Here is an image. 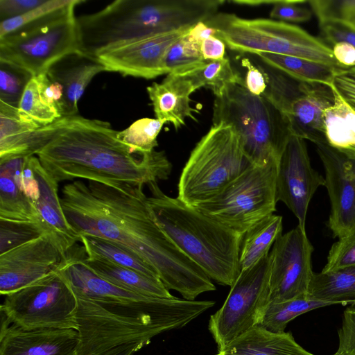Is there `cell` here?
<instances>
[{
  "label": "cell",
  "instance_id": "cell-25",
  "mask_svg": "<svg viewBox=\"0 0 355 355\" xmlns=\"http://www.w3.org/2000/svg\"><path fill=\"white\" fill-rule=\"evenodd\" d=\"M105 71L96 57L75 52L68 54L47 70L49 78L60 84L64 92L62 117L78 115V103L86 87L98 73Z\"/></svg>",
  "mask_w": 355,
  "mask_h": 355
},
{
  "label": "cell",
  "instance_id": "cell-44",
  "mask_svg": "<svg viewBox=\"0 0 355 355\" xmlns=\"http://www.w3.org/2000/svg\"><path fill=\"white\" fill-rule=\"evenodd\" d=\"M321 40L332 46L346 42L355 47V24L350 21L334 20L320 24Z\"/></svg>",
  "mask_w": 355,
  "mask_h": 355
},
{
  "label": "cell",
  "instance_id": "cell-7",
  "mask_svg": "<svg viewBox=\"0 0 355 355\" xmlns=\"http://www.w3.org/2000/svg\"><path fill=\"white\" fill-rule=\"evenodd\" d=\"M217 31L226 46L240 53L266 52L298 57L345 69L336 60L331 47L304 29L272 19H245L218 12L205 21Z\"/></svg>",
  "mask_w": 355,
  "mask_h": 355
},
{
  "label": "cell",
  "instance_id": "cell-50",
  "mask_svg": "<svg viewBox=\"0 0 355 355\" xmlns=\"http://www.w3.org/2000/svg\"><path fill=\"white\" fill-rule=\"evenodd\" d=\"M334 85L347 103L355 110V78L345 71L335 78Z\"/></svg>",
  "mask_w": 355,
  "mask_h": 355
},
{
  "label": "cell",
  "instance_id": "cell-42",
  "mask_svg": "<svg viewBox=\"0 0 355 355\" xmlns=\"http://www.w3.org/2000/svg\"><path fill=\"white\" fill-rule=\"evenodd\" d=\"M355 266V231L338 239L329 250L322 272Z\"/></svg>",
  "mask_w": 355,
  "mask_h": 355
},
{
  "label": "cell",
  "instance_id": "cell-27",
  "mask_svg": "<svg viewBox=\"0 0 355 355\" xmlns=\"http://www.w3.org/2000/svg\"><path fill=\"white\" fill-rule=\"evenodd\" d=\"M84 261L97 276L121 288L151 297H174L159 279L150 277L134 270L107 261L89 258L86 254Z\"/></svg>",
  "mask_w": 355,
  "mask_h": 355
},
{
  "label": "cell",
  "instance_id": "cell-20",
  "mask_svg": "<svg viewBox=\"0 0 355 355\" xmlns=\"http://www.w3.org/2000/svg\"><path fill=\"white\" fill-rule=\"evenodd\" d=\"M38 182L31 157L0 159V217L40 223Z\"/></svg>",
  "mask_w": 355,
  "mask_h": 355
},
{
  "label": "cell",
  "instance_id": "cell-4",
  "mask_svg": "<svg viewBox=\"0 0 355 355\" xmlns=\"http://www.w3.org/2000/svg\"><path fill=\"white\" fill-rule=\"evenodd\" d=\"M153 217L177 247L218 284L231 286L240 273L241 235L177 198L157 182L147 184Z\"/></svg>",
  "mask_w": 355,
  "mask_h": 355
},
{
  "label": "cell",
  "instance_id": "cell-9",
  "mask_svg": "<svg viewBox=\"0 0 355 355\" xmlns=\"http://www.w3.org/2000/svg\"><path fill=\"white\" fill-rule=\"evenodd\" d=\"M70 4L0 37V60L16 65L33 77L46 73L62 57L80 52L75 7Z\"/></svg>",
  "mask_w": 355,
  "mask_h": 355
},
{
  "label": "cell",
  "instance_id": "cell-22",
  "mask_svg": "<svg viewBox=\"0 0 355 355\" xmlns=\"http://www.w3.org/2000/svg\"><path fill=\"white\" fill-rule=\"evenodd\" d=\"M74 329L26 330L11 325L0 331V355H78Z\"/></svg>",
  "mask_w": 355,
  "mask_h": 355
},
{
  "label": "cell",
  "instance_id": "cell-41",
  "mask_svg": "<svg viewBox=\"0 0 355 355\" xmlns=\"http://www.w3.org/2000/svg\"><path fill=\"white\" fill-rule=\"evenodd\" d=\"M73 1L46 0L42 5L21 15L1 21L0 24V37L70 4Z\"/></svg>",
  "mask_w": 355,
  "mask_h": 355
},
{
  "label": "cell",
  "instance_id": "cell-49",
  "mask_svg": "<svg viewBox=\"0 0 355 355\" xmlns=\"http://www.w3.org/2000/svg\"><path fill=\"white\" fill-rule=\"evenodd\" d=\"M225 42L216 35L209 36L204 40L200 45V51L205 61L218 60L225 58Z\"/></svg>",
  "mask_w": 355,
  "mask_h": 355
},
{
  "label": "cell",
  "instance_id": "cell-51",
  "mask_svg": "<svg viewBox=\"0 0 355 355\" xmlns=\"http://www.w3.org/2000/svg\"><path fill=\"white\" fill-rule=\"evenodd\" d=\"M334 56L338 63L349 69L355 67V47L346 42H338L332 47Z\"/></svg>",
  "mask_w": 355,
  "mask_h": 355
},
{
  "label": "cell",
  "instance_id": "cell-29",
  "mask_svg": "<svg viewBox=\"0 0 355 355\" xmlns=\"http://www.w3.org/2000/svg\"><path fill=\"white\" fill-rule=\"evenodd\" d=\"M307 297L333 304L355 302V266L313 272Z\"/></svg>",
  "mask_w": 355,
  "mask_h": 355
},
{
  "label": "cell",
  "instance_id": "cell-5",
  "mask_svg": "<svg viewBox=\"0 0 355 355\" xmlns=\"http://www.w3.org/2000/svg\"><path fill=\"white\" fill-rule=\"evenodd\" d=\"M76 296L78 355H100L116 347L137 343L148 345L153 337L186 326L215 304L211 300H189L171 311L135 313Z\"/></svg>",
  "mask_w": 355,
  "mask_h": 355
},
{
  "label": "cell",
  "instance_id": "cell-19",
  "mask_svg": "<svg viewBox=\"0 0 355 355\" xmlns=\"http://www.w3.org/2000/svg\"><path fill=\"white\" fill-rule=\"evenodd\" d=\"M190 29L156 35L115 46L99 53L96 58L107 71L152 79L164 74L162 62L166 51Z\"/></svg>",
  "mask_w": 355,
  "mask_h": 355
},
{
  "label": "cell",
  "instance_id": "cell-2",
  "mask_svg": "<svg viewBox=\"0 0 355 355\" xmlns=\"http://www.w3.org/2000/svg\"><path fill=\"white\" fill-rule=\"evenodd\" d=\"M117 134L107 122L68 117L37 157L58 183L78 178L119 187L168 178L171 164L164 151L137 152Z\"/></svg>",
  "mask_w": 355,
  "mask_h": 355
},
{
  "label": "cell",
  "instance_id": "cell-53",
  "mask_svg": "<svg viewBox=\"0 0 355 355\" xmlns=\"http://www.w3.org/2000/svg\"><path fill=\"white\" fill-rule=\"evenodd\" d=\"M147 345L144 343H137L121 345L100 355H134Z\"/></svg>",
  "mask_w": 355,
  "mask_h": 355
},
{
  "label": "cell",
  "instance_id": "cell-40",
  "mask_svg": "<svg viewBox=\"0 0 355 355\" xmlns=\"http://www.w3.org/2000/svg\"><path fill=\"white\" fill-rule=\"evenodd\" d=\"M319 24L329 21H351L355 18V0L308 1Z\"/></svg>",
  "mask_w": 355,
  "mask_h": 355
},
{
  "label": "cell",
  "instance_id": "cell-43",
  "mask_svg": "<svg viewBox=\"0 0 355 355\" xmlns=\"http://www.w3.org/2000/svg\"><path fill=\"white\" fill-rule=\"evenodd\" d=\"M306 2L302 0H270L272 8L270 16L272 19L286 23L307 21L311 18L312 10L302 5Z\"/></svg>",
  "mask_w": 355,
  "mask_h": 355
},
{
  "label": "cell",
  "instance_id": "cell-36",
  "mask_svg": "<svg viewBox=\"0 0 355 355\" xmlns=\"http://www.w3.org/2000/svg\"><path fill=\"white\" fill-rule=\"evenodd\" d=\"M17 110L23 122L36 128L48 125L62 118L58 111L42 100L35 76L27 84Z\"/></svg>",
  "mask_w": 355,
  "mask_h": 355
},
{
  "label": "cell",
  "instance_id": "cell-21",
  "mask_svg": "<svg viewBox=\"0 0 355 355\" xmlns=\"http://www.w3.org/2000/svg\"><path fill=\"white\" fill-rule=\"evenodd\" d=\"M68 117L40 128L23 122L17 108L0 101V159L37 155L60 132Z\"/></svg>",
  "mask_w": 355,
  "mask_h": 355
},
{
  "label": "cell",
  "instance_id": "cell-30",
  "mask_svg": "<svg viewBox=\"0 0 355 355\" xmlns=\"http://www.w3.org/2000/svg\"><path fill=\"white\" fill-rule=\"evenodd\" d=\"M282 216L272 214L252 227L242 236L239 253L240 271L248 269L269 254L282 235Z\"/></svg>",
  "mask_w": 355,
  "mask_h": 355
},
{
  "label": "cell",
  "instance_id": "cell-48",
  "mask_svg": "<svg viewBox=\"0 0 355 355\" xmlns=\"http://www.w3.org/2000/svg\"><path fill=\"white\" fill-rule=\"evenodd\" d=\"M246 67V76L244 83L246 89L252 94L262 96L267 87L265 75L261 69L250 62L248 58L243 60Z\"/></svg>",
  "mask_w": 355,
  "mask_h": 355
},
{
  "label": "cell",
  "instance_id": "cell-16",
  "mask_svg": "<svg viewBox=\"0 0 355 355\" xmlns=\"http://www.w3.org/2000/svg\"><path fill=\"white\" fill-rule=\"evenodd\" d=\"M316 150L331 204L327 225L334 237L340 239L355 231V147L324 143L316 145Z\"/></svg>",
  "mask_w": 355,
  "mask_h": 355
},
{
  "label": "cell",
  "instance_id": "cell-13",
  "mask_svg": "<svg viewBox=\"0 0 355 355\" xmlns=\"http://www.w3.org/2000/svg\"><path fill=\"white\" fill-rule=\"evenodd\" d=\"M269 281V254L240 271L223 306L209 320L208 329L218 349L260 325L270 301Z\"/></svg>",
  "mask_w": 355,
  "mask_h": 355
},
{
  "label": "cell",
  "instance_id": "cell-3",
  "mask_svg": "<svg viewBox=\"0 0 355 355\" xmlns=\"http://www.w3.org/2000/svg\"><path fill=\"white\" fill-rule=\"evenodd\" d=\"M223 4L222 0H117L77 17L80 51L96 57L136 40L190 29L210 19Z\"/></svg>",
  "mask_w": 355,
  "mask_h": 355
},
{
  "label": "cell",
  "instance_id": "cell-33",
  "mask_svg": "<svg viewBox=\"0 0 355 355\" xmlns=\"http://www.w3.org/2000/svg\"><path fill=\"white\" fill-rule=\"evenodd\" d=\"M333 305L331 302L313 300L300 297L284 302H270L261 326L275 333L284 332L291 320L309 311Z\"/></svg>",
  "mask_w": 355,
  "mask_h": 355
},
{
  "label": "cell",
  "instance_id": "cell-23",
  "mask_svg": "<svg viewBox=\"0 0 355 355\" xmlns=\"http://www.w3.org/2000/svg\"><path fill=\"white\" fill-rule=\"evenodd\" d=\"M32 164L38 182L39 197L35 205L40 222L46 235L64 256L79 241V235L66 218L58 195V183L37 157L32 156Z\"/></svg>",
  "mask_w": 355,
  "mask_h": 355
},
{
  "label": "cell",
  "instance_id": "cell-24",
  "mask_svg": "<svg viewBox=\"0 0 355 355\" xmlns=\"http://www.w3.org/2000/svg\"><path fill=\"white\" fill-rule=\"evenodd\" d=\"M199 89L187 73H170L160 83L147 87L156 119L173 125L175 129L185 125L187 119L196 121L198 110L191 106V95Z\"/></svg>",
  "mask_w": 355,
  "mask_h": 355
},
{
  "label": "cell",
  "instance_id": "cell-12",
  "mask_svg": "<svg viewBox=\"0 0 355 355\" xmlns=\"http://www.w3.org/2000/svg\"><path fill=\"white\" fill-rule=\"evenodd\" d=\"M267 87L263 96L282 114L292 135L315 145L327 143L324 112L334 103L331 87L297 81L263 64Z\"/></svg>",
  "mask_w": 355,
  "mask_h": 355
},
{
  "label": "cell",
  "instance_id": "cell-26",
  "mask_svg": "<svg viewBox=\"0 0 355 355\" xmlns=\"http://www.w3.org/2000/svg\"><path fill=\"white\" fill-rule=\"evenodd\" d=\"M216 355H315L300 346L291 332L275 333L254 327L226 346Z\"/></svg>",
  "mask_w": 355,
  "mask_h": 355
},
{
  "label": "cell",
  "instance_id": "cell-31",
  "mask_svg": "<svg viewBox=\"0 0 355 355\" xmlns=\"http://www.w3.org/2000/svg\"><path fill=\"white\" fill-rule=\"evenodd\" d=\"M88 257L107 261L137 271L150 277L159 279L156 270L138 254L116 242L90 235H80Z\"/></svg>",
  "mask_w": 355,
  "mask_h": 355
},
{
  "label": "cell",
  "instance_id": "cell-54",
  "mask_svg": "<svg viewBox=\"0 0 355 355\" xmlns=\"http://www.w3.org/2000/svg\"><path fill=\"white\" fill-rule=\"evenodd\" d=\"M345 73H347L348 75L355 78V67H352L349 69H347L345 71Z\"/></svg>",
  "mask_w": 355,
  "mask_h": 355
},
{
  "label": "cell",
  "instance_id": "cell-6",
  "mask_svg": "<svg viewBox=\"0 0 355 355\" xmlns=\"http://www.w3.org/2000/svg\"><path fill=\"white\" fill-rule=\"evenodd\" d=\"M212 121L234 128L252 164L279 161L292 135L278 110L263 96L251 94L245 84L229 85L215 96Z\"/></svg>",
  "mask_w": 355,
  "mask_h": 355
},
{
  "label": "cell",
  "instance_id": "cell-32",
  "mask_svg": "<svg viewBox=\"0 0 355 355\" xmlns=\"http://www.w3.org/2000/svg\"><path fill=\"white\" fill-rule=\"evenodd\" d=\"M331 89L334 103L324 112L327 143L336 148L355 147V110L343 98L334 85Z\"/></svg>",
  "mask_w": 355,
  "mask_h": 355
},
{
  "label": "cell",
  "instance_id": "cell-52",
  "mask_svg": "<svg viewBox=\"0 0 355 355\" xmlns=\"http://www.w3.org/2000/svg\"><path fill=\"white\" fill-rule=\"evenodd\" d=\"M187 35L191 40L201 45L202 41L209 36H216L217 31L209 27L204 21H200L193 26L189 31Z\"/></svg>",
  "mask_w": 355,
  "mask_h": 355
},
{
  "label": "cell",
  "instance_id": "cell-28",
  "mask_svg": "<svg viewBox=\"0 0 355 355\" xmlns=\"http://www.w3.org/2000/svg\"><path fill=\"white\" fill-rule=\"evenodd\" d=\"M267 64L289 77L302 83L331 87L335 78L346 70L309 60L266 52L253 53Z\"/></svg>",
  "mask_w": 355,
  "mask_h": 355
},
{
  "label": "cell",
  "instance_id": "cell-11",
  "mask_svg": "<svg viewBox=\"0 0 355 355\" xmlns=\"http://www.w3.org/2000/svg\"><path fill=\"white\" fill-rule=\"evenodd\" d=\"M77 298L58 268L5 295L1 305L10 324L26 330L77 329Z\"/></svg>",
  "mask_w": 355,
  "mask_h": 355
},
{
  "label": "cell",
  "instance_id": "cell-1",
  "mask_svg": "<svg viewBox=\"0 0 355 355\" xmlns=\"http://www.w3.org/2000/svg\"><path fill=\"white\" fill-rule=\"evenodd\" d=\"M66 218L80 235L103 238L133 251L157 272L168 290L185 300L216 290L205 272L186 256L155 221L144 185L114 187L94 181L64 184Z\"/></svg>",
  "mask_w": 355,
  "mask_h": 355
},
{
  "label": "cell",
  "instance_id": "cell-37",
  "mask_svg": "<svg viewBox=\"0 0 355 355\" xmlns=\"http://www.w3.org/2000/svg\"><path fill=\"white\" fill-rule=\"evenodd\" d=\"M43 235L46 232L38 222L0 217V254Z\"/></svg>",
  "mask_w": 355,
  "mask_h": 355
},
{
  "label": "cell",
  "instance_id": "cell-18",
  "mask_svg": "<svg viewBox=\"0 0 355 355\" xmlns=\"http://www.w3.org/2000/svg\"><path fill=\"white\" fill-rule=\"evenodd\" d=\"M64 255L47 235L0 254V293L7 295L56 270Z\"/></svg>",
  "mask_w": 355,
  "mask_h": 355
},
{
  "label": "cell",
  "instance_id": "cell-38",
  "mask_svg": "<svg viewBox=\"0 0 355 355\" xmlns=\"http://www.w3.org/2000/svg\"><path fill=\"white\" fill-rule=\"evenodd\" d=\"M165 123L157 119L143 118L118 131V138L139 153H150L157 146V137Z\"/></svg>",
  "mask_w": 355,
  "mask_h": 355
},
{
  "label": "cell",
  "instance_id": "cell-55",
  "mask_svg": "<svg viewBox=\"0 0 355 355\" xmlns=\"http://www.w3.org/2000/svg\"><path fill=\"white\" fill-rule=\"evenodd\" d=\"M350 21L355 24V18L352 19Z\"/></svg>",
  "mask_w": 355,
  "mask_h": 355
},
{
  "label": "cell",
  "instance_id": "cell-8",
  "mask_svg": "<svg viewBox=\"0 0 355 355\" xmlns=\"http://www.w3.org/2000/svg\"><path fill=\"white\" fill-rule=\"evenodd\" d=\"M250 165L234 128L225 123L212 125L182 171L178 198L196 207L220 193Z\"/></svg>",
  "mask_w": 355,
  "mask_h": 355
},
{
  "label": "cell",
  "instance_id": "cell-47",
  "mask_svg": "<svg viewBox=\"0 0 355 355\" xmlns=\"http://www.w3.org/2000/svg\"><path fill=\"white\" fill-rule=\"evenodd\" d=\"M46 0H0L1 21L21 15Z\"/></svg>",
  "mask_w": 355,
  "mask_h": 355
},
{
  "label": "cell",
  "instance_id": "cell-15",
  "mask_svg": "<svg viewBox=\"0 0 355 355\" xmlns=\"http://www.w3.org/2000/svg\"><path fill=\"white\" fill-rule=\"evenodd\" d=\"M313 247L298 225L274 243L270 257V302L307 297Z\"/></svg>",
  "mask_w": 355,
  "mask_h": 355
},
{
  "label": "cell",
  "instance_id": "cell-17",
  "mask_svg": "<svg viewBox=\"0 0 355 355\" xmlns=\"http://www.w3.org/2000/svg\"><path fill=\"white\" fill-rule=\"evenodd\" d=\"M324 185V177L311 164L305 140L291 135L278 162L276 198L293 212L302 229L306 230V214L313 196Z\"/></svg>",
  "mask_w": 355,
  "mask_h": 355
},
{
  "label": "cell",
  "instance_id": "cell-10",
  "mask_svg": "<svg viewBox=\"0 0 355 355\" xmlns=\"http://www.w3.org/2000/svg\"><path fill=\"white\" fill-rule=\"evenodd\" d=\"M279 161L250 165L220 193L196 207L202 214L243 236L276 211Z\"/></svg>",
  "mask_w": 355,
  "mask_h": 355
},
{
  "label": "cell",
  "instance_id": "cell-46",
  "mask_svg": "<svg viewBox=\"0 0 355 355\" xmlns=\"http://www.w3.org/2000/svg\"><path fill=\"white\" fill-rule=\"evenodd\" d=\"M42 100L58 111L62 117L64 111V92L60 84L49 78L46 73L35 76Z\"/></svg>",
  "mask_w": 355,
  "mask_h": 355
},
{
  "label": "cell",
  "instance_id": "cell-45",
  "mask_svg": "<svg viewBox=\"0 0 355 355\" xmlns=\"http://www.w3.org/2000/svg\"><path fill=\"white\" fill-rule=\"evenodd\" d=\"M338 335V348L333 355H355V302L345 310Z\"/></svg>",
  "mask_w": 355,
  "mask_h": 355
},
{
  "label": "cell",
  "instance_id": "cell-14",
  "mask_svg": "<svg viewBox=\"0 0 355 355\" xmlns=\"http://www.w3.org/2000/svg\"><path fill=\"white\" fill-rule=\"evenodd\" d=\"M86 252L75 245L64 256L58 269L76 295L107 307L130 313H158L173 310L187 303L176 297L162 298L121 288L94 274L85 264Z\"/></svg>",
  "mask_w": 355,
  "mask_h": 355
},
{
  "label": "cell",
  "instance_id": "cell-39",
  "mask_svg": "<svg viewBox=\"0 0 355 355\" xmlns=\"http://www.w3.org/2000/svg\"><path fill=\"white\" fill-rule=\"evenodd\" d=\"M33 77L26 70L0 60V101L18 108L24 89Z\"/></svg>",
  "mask_w": 355,
  "mask_h": 355
},
{
  "label": "cell",
  "instance_id": "cell-35",
  "mask_svg": "<svg viewBox=\"0 0 355 355\" xmlns=\"http://www.w3.org/2000/svg\"><path fill=\"white\" fill-rule=\"evenodd\" d=\"M195 81L199 89H210L217 96L229 85L245 84L231 64L230 60L225 58L218 60L206 62L200 68L187 73Z\"/></svg>",
  "mask_w": 355,
  "mask_h": 355
},
{
  "label": "cell",
  "instance_id": "cell-34",
  "mask_svg": "<svg viewBox=\"0 0 355 355\" xmlns=\"http://www.w3.org/2000/svg\"><path fill=\"white\" fill-rule=\"evenodd\" d=\"M188 32L166 51L162 62L164 74H185L200 68L207 62L201 54L200 44L191 40Z\"/></svg>",
  "mask_w": 355,
  "mask_h": 355
}]
</instances>
